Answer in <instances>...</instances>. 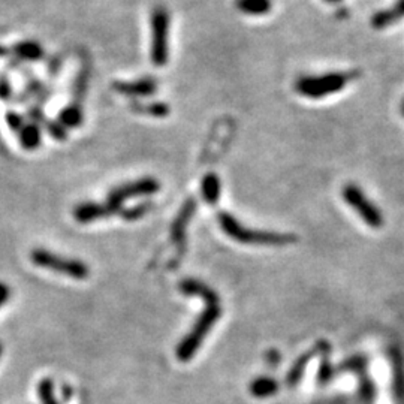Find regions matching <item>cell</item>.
Returning a JSON list of instances; mask_svg holds the SVG:
<instances>
[{
	"label": "cell",
	"instance_id": "obj_8",
	"mask_svg": "<svg viewBox=\"0 0 404 404\" xmlns=\"http://www.w3.org/2000/svg\"><path fill=\"white\" fill-rule=\"evenodd\" d=\"M123 207L112 202H83L74 210V218L78 223H92L104 218H111L114 214L122 213Z\"/></svg>",
	"mask_w": 404,
	"mask_h": 404
},
{
	"label": "cell",
	"instance_id": "obj_13",
	"mask_svg": "<svg viewBox=\"0 0 404 404\" xmlns=\"http://www.w3.org/2000/svg\"><path fill=\"white\" fill-rule=\"evenodd\" d=\"M316 355H319V351H317V346L316 348H313L310 352L304 354V355H301L297 361H295V364L292 366V368L289 370V373H287V376H286V383L287 386H291L294 388L302 378V374H304V370L307 367V364L310 363V359L314 358Z\"/></svg>",
	"mask_w": 404,
	"mask_h": 404
},
{
	"label": "cell",
	"instance_id": "obj_19",
	"mask_svg": "<svg viewBox=\"0 0 404 404\" xmlns=\"http://www.w3.org/2000/svg\"><path fill=\"white\" fill-rule=\"evenodd\" d=\"M393 371H394V394L397 404H404V370L398 355L391 351Z\"/></svg>",
	"mask_w": 404,
	"mask_h": 404
},
{
	"label": "cell",
	"instance_id": "obj_12",
	"mask_svg": "<svg viewBox=\"0 0 404 404\" xmlns=\"http://www.w3.org/2000/svg\"><path fill=\"white\" fill-rule=\"evenodd\" d=\"M401 17H404V0H398L397 5L393 9L378 12L376 16L373 17L371 23L376 28H385L398 21Z\"/></svg>",
	"mask_w": 404,
	"mask_h": 404
},
{
	"label": "cell",
	"instance_id": "obj_7",
	"mask_svg": "<svg viewBox=\"0 0 404 404\" xmlns=\"http://www.w3.org/2000/svg\"><path fill=\"white\" fill-rule=\"evenodd\" d=\"M159 189H161V184H159L157 180L154 179H141L137 181H129L124 183L119 187H115L110 193L107 201L112 202V204H119L123 206V202L131 199V198H137V196H147V195H153L156 193Z\"/></svg>",
	"mask_w": 404,
	"mask_h": 404
},
{
	"label": "cell",
	"instance_id": "obj_4",
	"mask_svg": "<svg viewBox=\"0 0 404 404\" xmlns=\"http://www.w3.org/2000/svg\"><path fill=\"white\" fill-rule=\"evenodd\" d=\"M152 47L150 57L156 68H162L169 60V27L171 17L169 12L159 6L152 12Z\"/></svg>",
	"mask_w": 404,
	"mask_h": 404
},
{
	"label": "cell",
	"instance_id": "obj_30",
	"mask_svg": "<svg viewBox=\"0 0 404 404\" xmlns=\"http://www.w3.org/2000/svg\"><path fill=\"white\" fill-rule=\"evenodd\" d=\"M2 351H4V346H2V343H0V356H2Z\"/></svg>",
	"mask_w": 404,
	"mask_h": 404
},
{
	"label": "cell",
	"instance_id": "obj_26",
	"mask_svg": "<svg viewBox=\"0 0 404 404\" xmlns=\"http://www.w3.org/2000/svg\"><path fill=\"white\" fill-rule=\"evenodd\" d=\"M280 354L277 352V351H274V349H271L268 354H267V363H268V366L271 367V368H276V367H279V364H280Z\"/></svg>",
	"mask_w": 404,
	"mask_h": 404
},
{
	"label": "cell",
	"instance_id": "obj_9",
	"mask_svg": "<svg viewBox=\"0 0 404 404\" xmlns=\"http://www.w3.org/2000/svg\"><path fill=\"white\" fill-rule=\"evenodd\" d=\"M196 211V201L193 198L187 199L184 202V206L181 207L180 213L177 214L176 220L171 225V240L174 241V244L179 249V255L184 253L186 249V229L189 225L191 219L193 218V214Z\"/></svg>",
	"mask_w": 404,
	"mask_h": 404
},
{
	"label": "cell",
	"instance_id": "obj_20",
	"mask_svg": "<svg viewBox=\"0 0 404 404\" xmlns=\"http://www.w3.org/2000/svg\"><path fill=\"white\" fill-rule=\"evenodd\" d=\"M60 124L63 127H78L83 123V111L78 104L66 107L59 115Z\"/></svg>",
	"mask_w": 404,
	"mask_h": 404
},
{
	"label": "cell",
	"instance_id": "obj_10",
	"mask_svg": "<svg viewBox=\"0 0 404 404\" xmlns=\"http://www.w3.org/2000/svg\"><path fill=\"white\" fill-rule=\"evenodd\" d=\"M114 90L124 96L132 97H146L153 95L157 90V83L153 78H141L137 81L127 83H115Z\"/></svg>",
	"mask_w": 404,
	"mask_h": 404
},
{
	"label": "cell",
	"instance_id": "obj_23",
	"mask_svg": "<svg viewBox=\"0 0 404 404\" xmlns=\"http://www.w3.org/2000/svg\"><path fill=\"white\" fill-rule=\"evenodd\" d=\"M87 80H89V72L83 69L80 72V75L75 81V89H74V93H75V99H77V102H80L81 97L84 96L85 93V89H87Z\"/></svg>",
	"mask_w": 404,
	"mask_h": 404
},
{
	"label": "cell",
	"instance_id": "obj_27",
	"mask_svg": "<svg viewBox=\"0 0 404 404\" xmlns=\"http://www.w3.org/2000/svg\"><path fill=\"white\" fill-rule=\"evenodd\" d=\"M9 295H11V289L8 287V285L0 283V307H2L8 301Z\"/></svg>",
	"mask_w": 404,
	"mask_h": 404
},
{
	"label": "cell",
	"instance_id": "obj_2",
	"mask_svg": "<svg viewBox=\"0 0 404 404\" xmlns=\"http://www.w3.org/2000/svg\"><path fill=\"white\" fill-rule=\"evenodd\" d=\"M219 225L228 237L241 244H252V246H287V244L297 241V237L292 234L270 233V230H257L243 226L229 213L219 214Z\"/></svg>",
	"mask_w": 404,
	"mask_h": 404
},
{
	"label": "cell",
	"instance_id": "obj_18",
	"mask_svg": "<svg viewBox=\"0 0 404 404\" xmlns=\"http://www.w3.org/2000/svg\"><path fill=\"white\" fill-rule=\"evenodd\" d=\"M279 382L271 378H259L250 383V394L257 398H267L279 391Z\"/></svg>",
	"mask_w": 404,
	"mask_h": 404
},
{
	"label": "cell",
	"instance_id": "obj_14",
	"mask_svg": "<svg viewBox=\"0 0 404 404\" xmlns=\"http://www.w3.org/2000/svg\"><path fill=\"white\" fill-rule=\"evenodd\" d=\"M220 179L210 172L204 179H202L201 183V191H202V196L208 202V204H218L220 199Z\"/></svg>",
	"mask_w": 404,
	"mask_h": 404
},
{
	"label": "cell",
	"instance_id": "obj_24",
	"mask_svg": "<svg viewBox=\"0 0 404 404\" xmlns=\"http://www.w3.org/2000/svg\"><path fill=\"white\" fill-rule=\"evenodd\" d=\"M135 110H141V112H146V114H150L153 115V117H164V115H166L169 111H168V107L164 105V104H152L149 107H135Z\"/></svg>",
	"mask_w": 404,
	"mask_h": 404
},
{
	"label": "cell",
	"instance_id": "obj_25",
	"mask_svg": "<svg viewBox=\"0 0 404 404\" xmlns=\"http://www.w3.org/2000/svg\"><path fill=\"white\" fill-rule=\"evenodd\" d=\"M6 122H8V124H9L12 131H17V132H20L21 127L24 126L23 117H21V115H18L17 112H8L6 114Z\"/></svg>",
	"mask_w": 404,
	"mask_h": 404
},
{
	"label": "cell",
	"instance_id": "obj_31",
	"mask_svg": "<svg viewBox=\"0 0 404 404\" xmlns=\"http://www.w3.org/2000/svg\"><path fill=\"white\" fill-rule=\"evenodd\" d=\"M401 114L404 115V100H403V104H401Z\"/></svg>",
	"mask_w": 404,
	"mask_h": 404
},
{
	"label": "cell",
	"instance_id": "obj_11",
	"mask_svg": "<svg viewBox=\"0 0 404 404\" xmlns=\"http://www.w3.org/2000/svg\"><path fill=\"white\" fill-rule=\"evenodd\" d=\"M316 346H317V351H319V355H322V363H321L319 371H317V383L322 386L333 379L336 376V373H334V367L329 364V354H331L329 343L321 341Z\"/></svg>",
	"mask_w": 404,
	"mask_h": 404
},
{
	"label": "cell",
	"instance_id": "obj_32",
	"mask_svg": "<svg viewBox=\"0 0 404 404\" xmlns=\"http://www.w3.org/2000/svg\"><path fill=\"white\" fill-rule=\"evenodd\" d=\"M328 2H331V4H337V2H340V0H328Z\"/></svg>",
	"mask_w": 404,
	"mask_h": 404
},
{
	"label": "cell",
	"instance_id": "obj_3",
	"mask_svg": "<svg viewBox=\"0 0 404 404\" xmlns=\"http://www.w3.org/2000/svg\"><path fill=\"white\" fill-rule=\"evenodd\" d=\"M356 75L346 74V72H329L319 77H301L295 83V90L301 96L310 99H321L329 95L341 92L346 84L352 81Z\"/></svg>",
	"mask_w": 404,
	"mask_h": 404
},
{
	"label": "cell",
	"instance_id": "obj_15",
	"mask_svg": "<svg viewBox=\"0 0 404 404\" xmlns=\"http://www.w3.org/2000/svg\"><path fill=\"white\" fill-rule=\"evenodd\" d=\"M20 144L24 150H36L41 144V129L38 123L24 124L18 132Z\"/></svg>",
	"mask_w": 404,
	"mask_h": 404
},
{
	"label": "cell",
	"instance_id": "obj_29",
	"mask_svg": "<svg viewBox=\"0 0 404 404\" xmlns=\"http://www.w3.org/2000/svg\"><path fill=\"white\" fill-rule=\"evenodd\" d=\"M4 55H6V51L2 47H0V57H4Z\"/></svg>",
	"mask_w": 404,
	"mask_h": 404
},
{
	"label": "cell",
	"instance_id": "obj_28",
	"mask_svg": "<svg viewBox=\"0 0 404 404\" xmlns=\"http://www.w3.org/2000/svg\"><path fill=\"white\" fill-rule=\"evenodd\" d=\"M11 95V89H9V84L6 80L0 81V97H8Z\"/></svg>",
	"mask_w": 404,
	"mask_h": 404
},
{
	"label": "cell",
	"instance_id": "obj_5",
	"mask_svg": "<svg viewBox=\"0 0 404 404\" xmlns=\"http://www.w3.org/2000/svg\"><path fill=\"white\" fill-rule=\"evenodd\" d=\"M32 262L41 268L51 270L54 272L65 274L68 277H72L75 280H84L89 277L90 270L89 265L78 261V259H70L55 255L46 249H35L31 253Z\"/></svg>",
	"mask_w": 404,
	"mask_h": 404
},
{
	"label": "cell",
	"instance_id": "obj_6",
	"mask_svg": "<svg viewBox=\"0 0 404 404\" xmlns=\"http://www.w3.org/2000/svg\"><path fill=\"white\" fill-rule=\"evenodd\" d=\"M343 199L363 218V220L371 228H381L383 225V216L378 207L367 199L363 189L356 184H348L343 187Z\"/></svg>",
	"mask_w": 404,
	"mask_h": 404
},
{
	"label": "cell",
	"instance_id": "obj_1",
	"mask_svg": "<svg viewBox=\"0 0 404 404\" xmlns=\"http://www.w3.org/2000/svg\"><path fill=\"white\" fill-rule=\"evenodd\" d=\"M180 289L184 295L199 297L206 301V310L201 313L199 319L196 321L191 333L187 334L183 339V341L177 346L176 355L180 361L186 363V361H189L195 356L201 343L204 341V339L211 331L213 325L220 319L222 306H220V298L218 292L213 291L210 286H207L206 283H202L199 280L186 279L180 283Z\"/></svg>",
	"mask_w": 404,
	"mask_h": 404
},
{
	"label": "cell",
	"instance_id": "obj_21",
	"mask_svg": "<svg viewBox=\"0 0 404 404\" xmlns=\"http://www.w3.org/2000/svg\"><path fill=\"white\" fill-rule=\"evenodd\" d=\"M38 393H39L42 404H59L54 397V383L51 379L41 381L38 386Z\"/></svg>",
	"mask_w": 404,
	"mask_h": 404
},
{
	"label": "cell",
	"instance_id": "obj_16",
	"mask_svg": "<svg viewBox=\"0 0 404 404\" xmlns=\"http://www.w3.org/2000/svg\"><path fill=\"white\" fill-rule=\"evenodd\" d=\"M235 6L248 16H265L271 11V0H235Z\"/></svg>",
	"mask_w": 404,
	"mask_h": 404
},
{
	"label": "cell",
	"instance_id": "obj_22",
	"mask_svg": "<svg viewBox=\"0 0 404 404\" xmlns=\"http://www.w3.org/2000/svg\"><path fill=\"white\" fill-rule=\"evenodd\" d=\"M152 210V202H146V204H139L137 207L127 208V210H122V216L124 220H138L141 219L144 214H147Z\"/></svg>",
	"mask_w": 404,
	"mask_h": 404
},
{
	"label": "cell",
	"instance_id": "obj_17",
	"mask_svg": "<svg viewBox=\"0 0 404 404\" xmlns=\"http://www.w3.org/2000/svg\"><path fill=\"white\" fill-rule=\"evenodd\" d=\"M14 54H17L23 60L35 62V60H41L42 57H44V48H42L38 42L26 41L16 46V48H14Z\"/></svg>",
	"mask_w": 404,
	"mask_h": 404
}]
</instances>
